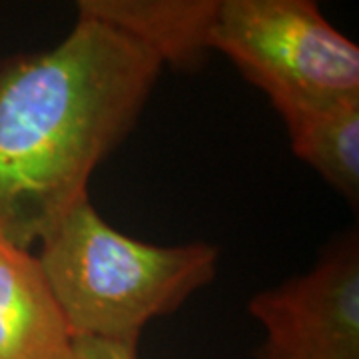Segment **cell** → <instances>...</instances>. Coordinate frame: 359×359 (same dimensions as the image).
I'll return each instance as SVG.
<instances>
[{"label": "cell", "instance_id": "277c9868", "mask_svg": "<svg viewBox=\"0 0 359 359\" xmlns=\"http://www.w3.org/2000/svg\"><path fill=\"white\" fill-rule=\"evenodd\" d=\"M248 311L266 332L257 359H359V244L351 231L313 268L257 292Z\"/></svg>", "mask_w": 359, "mask_h": 359}, {"label": "cell", "instance_id": "6da1fadb", "mask_svg": "<svg viewBox=\"0 0 359 359\" xmlns=\"http://www.w3.org/2000/svg\"><path fill=\"white\" fill-rule=\"evenodd\" d=\"M140 42L80 18L54 48L0 58V238L22 250L88 200L162 72Z\"/></svg>", "mask_w": 359, "mask_h": 359}, {"label": "cell", "instance_id": "7a4b0ae2", "mask_svg": "<svg viewBox=\"0 0 359 359\" xmlns=\"http://www.w3.org/2000/svg\"><path fill=\"white\" fill-rule=\"evenodd\" d=\"M40 268L68 332L138 347L142 330L214 280L219 248L156 245L112 228L88 200L40 240Z\"/></svg>", "mask_w": 359, "mask_h": 359}, {"label": "cell", "instance_id": "5b68a950", "mask_svg": "<svg viewBox=\"0 0 359 359\" xmlns=\"http://www.w3.org/2000/svg\"><path fill=\"white\" fill-rule=\"evenodd\" d=\"M0 359H72L39 257L0 238Z\"/></svg>", "mask_w": 359, "mask_h": 359}, {"label": "cell", "instance_id": "8992f818", "mask_svg": "<svg viewBox=\"0 0 359 359\" xmlns=\"http://www.w3.org/2000/svg\"><path fill=\"white\" fill-rule=\"evenodd\" d=\"M76 11L140 42L162 65L192 70L212 50L218 0H80Z\"/></svg>", "mask_w": 359, "mask_h": 359}, {"label": "cell", "instance_id": "3957f363", "mask_svg": "<svg viewBox=\"0 0 359 359\" xmlns=\"http://www.w3.org/2000/svg\"><path fill=\"white\" fill-rule=\"evenodd\" d=\"M212 50L224 52L273 108L359 94V46L311 0H218Z\"/></svg>", "mask_w": 359, "mask_h": 359}, {"label": "cell", "instance_id": "ba28073f", "mask_svg": "<svg viewBox=\"0 0 359 359\" xmlns=\"http://www.w3.org/2000/svg\"><path fill=\"white\" fill-rule=\"evenodd\" d=\"M138 347L94 337L72 339V359H138Z\"/></svg>", "mask_w": 359, "mask_h": 359}, {"label": "cell", "instance_id": "52a82bcc", "mask_svg": "<svg viewBox=\"0 0 359 359\" xmlns=\"http://www.w3.org/2000/svg\"><path fill=\"white\" fill-rule=\"evenodd\" d=\"M294 154L349 204L359 200V94L276 106Z\"/></svg>", "mask_w": 359, "mask_h": 359}]
</instances>
